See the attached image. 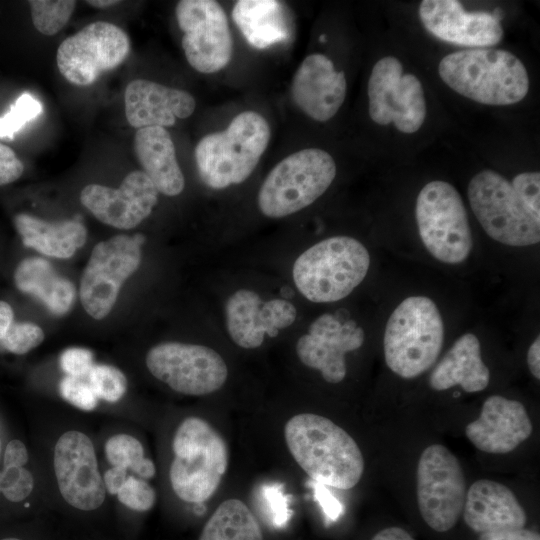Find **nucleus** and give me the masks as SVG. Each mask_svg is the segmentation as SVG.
I'll return each instance as SVG.
<instances>
[{
	"mask_svg": "<svg viewBox=\"0 0 540 540\" xmlns=\"http://www.w3.org/2000/svg\"><path fill=\"white\" fill-rule=\"evenodd\" d=\"M287 447L312 481L347 490L353 488L364 471L362 452L355 440L330 419L301 413L285 424Z\"/></svg>",
	"mask_w": 540,
	"mask_h": 540,
	"instance_id": "1",
	"label": "nucleus"
},
{
	"mask_svg": "<svg viewBox=\"0 0 540 540\" xmlns=\"http://www.w3.org/2000/svg\"><path fill=\"white\" fill-rule=\"evenodd\" d=\"M440 78L455 92L478 103L504 106L529 90L522 61L509 51L475 48L450 53L439 63Z\"/></svg>",
	"mask_w": 540,
	"mask_h": 540,
	"instance_id": "2",
	"label": "nucleus"
},
{
	"mask_svg": "<svg viewBox=\"0 0 540 540\" xmlns=\"http://www.w3.org/2000/svg\"><path fill=\"white\" fill-rule=\"evenodd\" d=\"M271 132L267 120L255 111L236 115L224 131L205 135L195 148L202 182L224 189L247 180L265 152Z\"/></svg>",
	"mask_w": 540,
	"mask_h": 540,
	"instance_id": "3",
	"label": "nucleus"
},
{
	"mask_svg": "<svg viewBox=\"0 0 540 540\" xmlns=\"http://www.w3.org/2000/svg\"><path fill=\"white\" fill-rule=\"evenodd\" d=\"M169 469L171 487L187 503H203L218 489L228 468V447L206 420L190 416L177 427Z\"/></svg>",
	"mask_w": 540,
	"mask_h": 540,
	"instance_id": "4",
	"label": "nucleus"
},
{
	"mask_svg": "<svg viewBox=\"0 0 540 540\" xmlns=\"http://www.w3.org/2000/svg\"><path fill=\"white\" fill-rule=\"evenodd\" d=\"M444 340V324L435 302L410 296L391 313L383 347L389 369L404 379L426 372L437 360Z\"/></svg>",
	"mask_w": 540,
	"mask_h": 540,
	"instance_id": "5",
	"label": "nucleus"
},
{
	"mask_svg": "<svg viewBox=\"0 0 540 540\" xmlns=\"http://www.w3.org/2000/svg\"><path fill=\"white\" fill-rule=\"evenodd\" d=\"M370 267L366 247L349 236L324 239L298 256L292 268L298 291L315 303L336 302L360 285Z\"/></svg>",
	"mask_w": 540,
	"mask_h": 540,
	"instance_id": "6",
	"label": "nucleus"
},
{
	"mask_svg": "<svg viewBox=\"0 0 540 540\" xmlns=\"http://www.w3.org/2000/svg\"><path fill=\"white\" fill-rule=\"evenodd\" d=\"M336 164L319 148L299 150L281 160L268 173L258 192L260 212L283 218L315 202L332 184Z\"/></svg>",
	"mask_w": 540,
	"mask_h": 540,
	"instance_id": "7",
	"label": "nucleus"
},
{
	"mask_svg": "<svg viewBox=\"0 0 540 540\" xmlns=\"http://www.w3.org/2000/svg\"><path fill=\"white\" fill-rule=\"evenodd\" d=\"M419 236L438 261L460 264L471 253L473 239L461 195L450 183L434 180L419 192L415 205Z\"/></svg>",
	"mask_w": 540,
	"mask_h": 540,
	"instance_id": "8",
	"label": "nucleus"
},
{
	"mask_svg": "<svg viewBox=\"0 0 540 540\" xmlns=\"http://www.w3.org/2000/svg\"><path fill=\"white\" fill-rule=\"evenodd\" d=\"M471 209L493 240L515 247L540 241V223L523 206L511 183L493 170L477 173L468 185Z\"/></svg>",
	"mask_w": 540,
	"mask_h": 540,
	"instance_id": "9",
	"label": "nucleus"
},
{
	"mask_svg": "<svg viewBox=\"0 0 540 540\" xmlns=\"http://www.w3.org/2000/svg\"><path fill=\"white\" fill-rule=\"evenodd\" d=\"M417 502L426 524L437 532L451 530L463 512L466 482L457 457L433 444L422 452L416 470Z\"/></svg>",
	"mask_w": 540,
	"mask_h": 540,
	"instance_id": "10",
	"label": "nucleus"
},
{
	"mask_svg": "<svg viewBox=\"0 0 540 540\" xmlns=\"http://www.w3.org/2000/svg\"><path fill=\"white\" fill-rule=\"evenodd\" d=\"M141 235H116L93 248L80 281V301L94 319L106 317L123 283L141 263Z\"/></svg>",
	"mask_w": 540,
	"mask_h": 540,
	"instance_id": "11",
	"label": "nucleus"
},
{
	"mask_svg": "<svg viewBox=\"0 0 540 540\" xmlns=\"http://www.w3.org/2000/svg\"><path fill=\"white\" fill-rule=\"evenodd\" d=\"M150 373L172 390L201 396L220 389L227 380L228 367L214 349L198 344L164 342L146 355Z\"/></svg>",
	"mask_w": 540,
	"mask_h": 540,
	"instance_id": "12",
	"label": "nucleus"
},
{
	"mask_svg": "<svg viewBox=\"0 0 540 540\" xmlns=\"http://www.w3.org/2000/svg\"><path fill=\"white\" fill-rule=\"evenodd\" d=\"M129 52L130 39L124 30L107 21H96L60 43L56 62L67 81L89 86L102 73L123 63Z\"/></svg>",
	"mask_w": 540,
	"mask_h": 540,
	"instance_id": "13",
	"label": "nucleus"
},
{
	"mask_svg": "<svg viewBox=\"0 0 540 540\" xmlns=\"http://www.w3.org/2000/svg\"><path fill=\"white\" fill-rule=\"evenodd\" d=\"M369 115L379 125L391 122L403 133H414L426 116L424 90L413 74H403L401 62L392 56L373 66L368 81Z\"/></svg>",
	"mask_w": 540,
	"mask_h": 540,
	"instance_id": "14",
	"label": "nucleus"
},
{
	"mask_svg": "<svg viewBox=\"0 0 540 540\" xmlns=\"http://www.w3.org/2000/svg\"><path fill=\"white\" fill-rule=\"evenodd\" d=\"M188 63L204 74L216 73L231 60L233 40L222 6L214 0H181L175 8Z\"/></svg>",
	"mask_w": 540,
	"mask_h": 540,
	"instance_id": "15",
	"label": "nucleus"
},
{
	"mask_svg": "<svg viewBox=\"0 0 540 540\" xmlns=\"http://www.w3.org/2000/svg\"><path fill=\"white\" fill-rule=\"evenodd\" d=\"M53 465L59 491L70 506L94 511L103 504L106 489L86 434L76 430L63 433L55 444Z\"/></svg>",
	"mask_w": 540,
	"mask_h": 540,
	"instance_id": "16",
	"label": "nucleus"
},
{
	"mask_svg": "<svg viewBox=\"0 0 540 540\" xmlns=\"http://www.w3.org/2000/svg\"><path fill=\"white\" fill-rule=\"evenodd\" d=\"M365 333L354 320L325 313L317 317L296 343L299 360L320 371L328 383L341 382L347 373L345 355L359 349Z\"/></svg>",
	"mask_w": 540,
	"mask_h": 540,
	"instance_id": "17",
	"label": "nucleus"
},
{
	"mask_svg": "<svg viewBox=\"0 0 540 540\" xmlns=\"http://www.w3.org/2000/svg\"><path fill=\"white\" fill-rule=\"evenodd\" d=\"M158 190L143 171L130 172L117 188L85 186L80 200L99 221L119 229L139 225L158 202Z\"/></svg>",
	"mask_w": 540,
	"mask_h": 540,
	"instance_id": "18",
	"label": "nucleus"
},
{
	"mask_svg": "<svg viewBox=\"0 0 540 540\" xmlns=\"http://www.w3.org/2000/svg\"><path fill=\"white\" fill-rule=\"evenodd\" d=\"M296 307L288 300L274 298L263 301L254 291L239 289L225 303V321L229 336L245 349L261 346L265 336L275 337L292 325Z\"/></svg>",
	"mask_w": 540,
	"mask_h": 540,
	"instance_id": "19",
	"label": "nucleus"
},
{
	"mask_svg": "<svg viewBox=\"0 0 540 540\" xmlns=\"http://www.w3.org/2000/svg\"><path fill=\"white\" fill-rule=\"evenodd\" d=\"M419 17L432 35L455 45L488 47L503 37L500 20L493 14L467 12L455 0H424L419 5Z\"/></svg>",
	"mask_w": 540,
	"mask_h": 540,
	"instance_id": "20",
	"label": "nucleus"
},
{
	"mask_svg": "<svg viewBox=\"0 0 540 540\" xmlns=\"http://www.w3.org/2000/svg\"><path fill=\"white\" fill-rule=\"evenodd\" d=\"M532 431V422L522 403L492 395L484 401L480 416L466 426L465 435L480 451L504 454L527 440Z\"/></svg>",
	"mask_w": 540,
	"mask_h": 540,
	"instance_id": "21",
	"label": "nucleus"
},
{
	"mask_svg": "<svg viewBox=\"0 0 540 540\" xmlns=\"http://www.w3.org/2000/svg\"><path fill=\"white\" fill-rule=\"evenodd\" d=\"M346 88L344 72L336 71L333 62L325 55L315 53L307 56L296 70L291 96L307 116L325 122L342 106Z\"/></svg>",
	"mask_w": 540,
	"mask_h": 540,
	"instance_id": "22",
	"label": "nucleus"
},
{
	"mask_svg": "<svg viewBox=\"0 0 540 540\" xmlns=\"http://www.w3.org/2000/svg\"><path fill=\"white\" fill-rule=\"evenodd\" d=\"M125 115L136 128L170 127L176 118L191 116L196 108L194 97L187 91L145 80L131 81L124 92Z\"/></svg>",
	"mask_w": 540,
	"mask_h": 540,
	"instance_id": "23",
	"label": "nucleus"
},
{
	"mask_svg": "<svg viewBox=\"0 0 540 540\" xmlns=\"http://www.w3.org/2000/svg\"><path fill=\"white\" fill-rule=\"evenodd\" d=\"M463 518L477 533L524 528L527 514L505 485L488 479L475 481L466 492Z\"/></svg>",
	"mask_w": 540,
	"mask_h": 540,
	"instance_id": "24",
	"label": "nucleus"
},
{
	"mask_svg": "<svg viewBox=\"0 0 540 540\" xmlns=\"http://www.w3.org/2000/svg\"><path fill=\"white\" fill-rule=\"evenodd\" d=\"M490 381V371L482 360L479 339L473 333L460 336L434 367L429 385L443 391L459 385L468 393L484 390Z\"/></svg>",
	"mask_w": 540,
	"mask_h": 540,
	"instance_id": "25",
	"label": "nucleus"
},
{
	"mask_svg": "<svg viewBox=\"0 0 540 540\" xmlns=\"http://www.w3.org/2000/svg\"><path fill=\"white\" fill-rule=\"evenodd\" d=\"M134 151L143 172L158 192L176 196L183 191L184 175L177 161L172 137L165 128L138 129L134 136Z\"/></svg>",
	"mask_w": 540,
	"mask_h": 540,
	"instance_id": "26",
	"label": "nucleus"
},
{
	"mask_svg": "<svg viewBox=\"0 0 540 540\" xmlns=\"http://www.w3.org/2000/svg\"><path fill=\"white\" fill-rule=\"evenodd\" d=\"M232 19L247 42L258 49L284 42L291 32L285 6L276 0H240Z\"/></svg>",
	"mask_w": 540,
	"mask_h": 540,
	"instance_id": "27",
	"label": "nucleus"
},
{
	"mask_svg": "<svg viewBox=\"0 0 540 540\" xmlns=\"http://www.w3.org/2000/svg\"><path fill=\"white\" fill-rule=\"evenodd\" d=\"M14 224L25 246L51 257L67 259L86 241V228L78 220L51 223L20 213Z\"/></svg>",
	"mask_w": 540,
	"mask_h": 540,
	"instance_id": "28",
	"label": "nucleus"
},
{
	"mask_svg": "<svg viewBox=\"0 0 540 540\" xmlns=\"http://www.w3.org/2000/svg\"><path fill=\"white\" fill-rule=\"evenodd\" d=\"M14 281L20 291L36 296L55 315H64L73 304L74 285L59 276L43 258L29 257L21 261L15 270Z\"/></svg>",
	"mask_w": 540,
	"mask_h": 540,
	"instance_id": "29",
	"label": "nucleus"
},
{
	"mask_svg": "<svg viewBox=\"0 0 540 540\" xmlns=\"http://www.w3.org/2000/svg\"><path fill=\"white\" fill-rule=\"evenodd\" d=\"M199 540H263L260 525L241 500L223 501L205 523Z\"/></svg>",
	"mask_w": 540,
	"mask_h": 540,
	"instance_id": "30",
	"label": "nucleus"
},
{
	"mask_svg": "<svg viewBox=\"0 0 540 540\" xmlns=\"http://www.w3.org/2000/svg\"><path fill=\"white\" fill-rule=\"evenodd\" d=\"M105 455L115 467L130 469L139 478L150 479L156 473L153 461L145 457L140 441L128 434H116L107 439Z\"/></svg>",
	"mask_w": 540,
	"mask_h": 540,
	"instance_id": "31",
	"label": "nucleus"
},
{
	"mask_svg": "<svg viewBox=\"0 0 540 540\" xmlns=\"http://www.w3.org/2000/svg\"><path fill=\"white\" fill-rule=\"evenodd\" d=\"M31 18L41 34L52 36L69 21L76 7L73 0H30Z\"/></svg>",
	"mask_w": 540,
	"mask_h": 540,
	"instance_id": "32",
	"label": "nucleus"
},
{
	"mask_svg": "<svg viewBox=\"0 0 540 540\" xmlns=\"http://www.w3.org/2000/svg\"><path fill=\"white\" fill-rule=\"evenodd\" d=\"M88 383L98 399L114 403L127 389V379L118 368L106 364H94L88 374Z\"/></svg>",
	"mask_w": 540,
	"mask_h": 540,
	"instance_id": "33",
	"label": "nucleus"
},
{
	"mask_svg": "<svg viewBox=\"0 0 540 540\" xmlns=\"http://www.w3.org/2000/svg\"><path fill=\"white\" fill-rule=\"evenodd\" d=\"M43 111L42 104L30 93H22L9 111L0 117V138L14 135Z\"/></svg>",
	"mask_w": 540,
	"mask_h": 540,
	"instance_id": "34",
	"label": "nucleus"
},
{
	"mask_svg": "<svg viewBox=\"0 0 540 540\" xmlns=\"http://www.w3.org/2000/svg\"><path fill=\"white\" fill-rule=\"evenodd\" d=\"M116 496L121 504L135 512L149 511L156 501L152 486L145 479L132 475L127 476Z\"/></svg>",
	"mask_w": 540,
	"mask_h": 540,
	"instance_id": "35",
	"label": "nucleus"
},
{
	"mask_svg": "<svg viewBox=\"0 0 540 540\" xmlns=\"http://www.w3.org/2000/svg\"><path fill=\"white\" fill-rule=\"evenodd\" d=\"M43 330L30 322L13 323L4 338L0 341L3 347L14 354H25L42 343Z\"/></svg>",
	"mask_w": 540,
	"mask_h": 540,
	"instance_id": "36",
	"label": "nucleus"
},
{
	"mask_svg": "<svg viewBox=\"0 0 540 540\" xmlns=\"http://www.w3.org/2000/svg\"><path fill=\"white\" fill-rule=\"evenodd\" d=\"M33 487V476L24 467L4 468L1 472V492L11 502L23 501L30 495Z\"/></svg>",
	"mask_w": 540,
	"mask_h": 540,
	"instance_id": "37",
	"label": "nucleus"
},
{
	"mask_svg": "<svg viewBox=\"0 0 540 540\" xmlns=\"http://www.w3.org/2000/svg\"><path fill=\"white\" fill-rule=\"evenodd\" d=\"M511 186L528 213L540 223V173H520L514 177Z\"/></svg>",
	"mask_w": 540,
	"mask_h": 540,
	"instance_id": "38",
	"label": "nucleus"
},
{
	"mask_svg": "<svg viewBox=\"0 0 540 540\" xmlns=\"http://www.w3.org/2000/svg\"><path fill=\"white\" fill-rule=\"evenodd\" d=\"M62 398L84 411H92L97 407L98 397L88 382L82 378L65 376L59 384Z\"/></svg>",
	"mask_w": 540,
	"mask_h": 540,
	"instance_id": "39",
	"label": "nucleus"
},
{
	"mask_svg": "<svg viewBox=\"0 0 540 540\" xmlns=\"http://www.w3.org/2000/svg\"><path fill=\"white\" fill-rule=\"evenodd\" d=\"M59 363L67 376L83 378L94 366L93 353L86 348H67L61 353Z\"/></svg>",
	"mask_w": 540,
	"mask_h": 540,
	"instance_id": "40",
	"label": "nucleus"
},
{
	"mask_svg": "<svg viewBox=\"0 0 540 540\" xmlns=\"http://www.w3.org/2000/svg\"><path fill=\"white\" fill-rule=\"evenodd\" d=\"M23 163L15 152L0 142V185L16 181L23 173Z\"/></svg>",
	"mask_w": 540,
	"mask_h": 540,
	"instance_id": "41",
	"label": "nucleus"
},
{
	"mask_svg": "<svg viewBox=\"0 0 540 540\" xmlns=\"http://www.w3.org/2000/svg\"><path fill=\"white\" fill-rule=\"evenodd\" d=\"M264 489V497L274 525L277 527L284 526L288 520L289 514L284 495L277 486H269Z\"/></svg>",
	"mask_w": 540,
	"mask_h": 540,
	"instance_id": "42",
	"label": "nucleus"
},
{
	"mask_svg": "<svg viewBox=\"0 0 540 540\" xmlns=\"http://www.w3.org/2000/svg\"><path fill=\"white\" fill-rule=\"evenodd\" d=\"M479 540H540L538 533L525 528L505 529L480 534Z\"/></svg>",
	"mask_w": 540,
	"mask_h": 540,
	"instance_id": "43",
	"label": "nucleus"
},
{
	"mask_svg": "<svg viewBox=\"0 0 540 540\" xmlns=\"http://www.w3.org/2000/svg\"><path fill=\"white\" fill-rule=\"evenodd\" d=\"M28 451L18 439L9 441L4 451V468L23 467L28 462Z\"/></svg>",
	"mask_w": 540,
	"mask_h": 540,
	"instance_id": "44",
	"label": "nucleus"
},
{
	"mask_svg": "<svg viewBox=\"0 0 540 540\" xmlns=\"http://www.w3.org/2000/svg\"><path fill=\"white\" fill-rule=\"evenodd\" d=\"M324 487V485L315 482V498L319 501L327 517L331 520H336L341 514L342 507Z\"/></svg>",
	"mask_w": 540,
	"mask_h": 540,
	"instance_id": "45",
	"label": "nucleus"
},
{
	"mask_svg": "<svg viewBox=\"0 0 540 540\" xmlns=\"http://www.w3.org/2000/svg\"><path fill=\"white\" fill-rule=\"evenodd\" d=\"M127 472L126 469L115 466L106 470L103 476L106 492L116 495L128 476Z\"/></svg>",
	"mask_w": 540,
	"mask_h": 540,
	"instance_id": "46",
	"label": "nucleus"
},
{
	"mask_svg": "<svg viewBox=\"0 0 540 540\" xmlns=\"http://www.w3.org/2000/svg\"><path fill=\"white\" fill-rule=\"evenodd\" d=\"M527 364L531 374L537 379H540V337L530 345L527 351Z\"/></svg>",
	"mask_w": 540,
	"mask_h": 540,
	"instance_id": "47",
	"label": "nucleus"
},
{
	"mask_svg": "<svg viewBox=\"0 0 540 540\" xmlns=\"http://www.w3.org/2000/svg\"><path fill=\"white\" fill-rule=\"evenodd\" d=\"M371 540H415L400 527H388L376 533Z\"/></svg>",
	"mask_w": 540,
	"mask_h": 540,
	"instance_id": "48",
	"label": "nucleus"
},
{
	"mask_svg": "<svg viewBox=\"0 0 540 540\" xmlns=\"http://www.w3.org/2000/svg\"><path fill=\"white\" fill-rule=\"evenodd\" d=\"M13 317L12 307L7 302L0 300V341L14 323Z\"/></svg>",
	"mask_w": 540,
	"mask_h": 540,
	"instance_id": "49",
	"label": "nucleus"
},
{
	"mask_svg": "<svg viewBox=\"0 0 540 540\" xmlns=\"http://www.w3.org/2000/svg\"><path fill=\"white\" fill-rule=\"evenodd\" d=\"M120 1L116 0H90L86 1L87 4H89L92 7L95 8H108L110 6L118 4Z\"/></svg>",
	"mask_w": 540,
	"mask_h": 540,
	"instance_id": "50",
	"label": "nucleus"
},
{
	"mask_svg": "<svg viewBox=\"0 0 540 540\" xmlns=\"http://www.w3.org/2000/svg\"><path fill=\"white\" fill-rule=\"evenodd\" d=\"M0 540H23V539H20V538H17V537H5V538H2Z\"/></svg>",
	"mask_w": 540,
	"mask_h": 540,
	"instance_id": "51",
	"label": "nucleus"
},
{
	"mask_svg": "<svg viewBox=\"0 0 540 540\" xmlns=\"http://www.w3.org/2000/svg\"><path fill=\"white\" fill-rule=\"evenodd\" d=\"M0 481H1V472H0ZM0 492H1V488H0Z\"/></svg>",
	"mask_w": 540,
	"mask_h": 540,
	"instance_id": "52",
	"label": "nucleus"
},
{
	"mask_svg": "<svg viewBox=\"0 0 540 540\" xmlns=\"http://www.w3.org/2000/svg\"><path fill=\"white\" fill-rule=\"evenodd\" d=\"M0 453H1V440H0Z\"/></svg>",
	"mask_w": 540,
	"mask_h": 540,
	"instance_id": "53",
	"label": "nucleus"
}]
</instances>
